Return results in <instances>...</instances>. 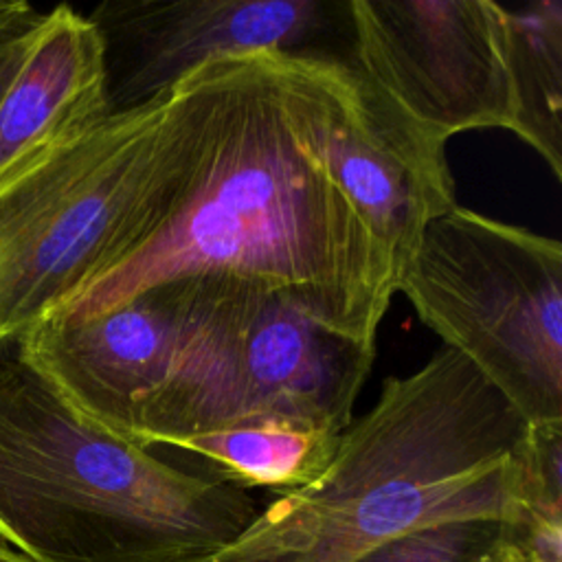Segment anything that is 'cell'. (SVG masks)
I'll return each instance as SVG.
<instances>
[{"label":"cell","instance_id":"cell-3","mask_svg":"<svg viewBox=\"0 0 562 562\" xmlns=\"http://www.w3.org/2000/svg\"><path fill=\"white\" fill-rule=\"evenodd\" d=\"M252 496L77 417L0 349V542L31 562H195L257 516Z\"/></svg>","mask_w":562,"mask_h":562},{"label":"cell","instance_id":"cell-13","mask_svg":"<svg viewBox=\"0 0 562 562\" xmlns=\"http://www.w3.org/2000/svg\"><path fill=\"white\" fill-rule=\"evenodd\" d=\"M516 119L512 132L562 182V2L501 4Z\"/></svg>","mask_w":562,"mask_h":562},{"label":"cell","instance_id":"cell-8","mask_svg":"<svg viewBox=\"0 0 562 562\" xmlns=\"http://www.w3.org/2000/svg\"><path fill=\"white\" fill-rule=\"evenodd\" d=\"M356 64L411 121L448 143L516 119L501 4L347 0Z\"/></svg>","mask_w":562,"mask_h":562},{"label":"cell","instance_id":"cell-1","mask_svg":"<svg viewBox=\"0 0 562 562\" xmlns=\"http://www.w3.org/2000/svg\"><path fill=\"white\" fill-rule=\"evenodd\" d=\"M182 79L198 119L182 184L134 246L46 318L92 316L165 281L231 277L375 345L395 277L303 132L288 53L226 55Z\"/></svg>","mask_w":562,"mask_h":562},{"label":"cell","instance_id":"cell-2","mask_svg":"<svg viewBox=\"0 0 562 562\" xmlns=\"http://www.w3.org/2000/svg\"><path fill=\"white\" fill-rule=\"evenodd\" d=\"M529 422L483 373L439 347L342 430L329 465L279 494L224 549L195 562H353L408 531L512 520Z\"/></svg>","mask_w":562,"mask_h":562},{"label":"cell","instance_id":"cell-17","mask_svg":"<svg viewBox=\"0 0 562 562\" xmlns=\"http://www.w3.org/2000/svg\"><path fill=\"white\" fill-rule=\"evenodd\" d=\"M0 562H31V560H26L24 555L11 551L9 547H4V544L0 542Z\"/></svg>","mask_w":562,"mask_h":562},{"label":"cell","instance_id":"cell-9","mask_svg":"<svg viewBox=\"0 0 562 562\" xmlns=\"http://www.w3.org/2000/svg\"><path fill=\"white\" fill-rule=\"evenodd\" d=\"M88 18L103 44L110 114L171 92L209 59L351 50L347 0H105Z\"/></svg>","mask_w":562,"mask_h":562},{"label":"cell","instance_id":"cell-14","mask_svg":"<svg viewBox=\"0 0 562 562\" xmlns=\"http://www.w3.org/2000/svg\"><path fill=\"white\" fill-rule=\"evenodd\" d=\"M507 520L459 518L408 531L353 562H503Z\"/></svg>","mask_w":562,"mask_h":562},{"label":"cell","instance_id":"cell-12","mask_svg":"<svg viewBox=\"0 0 562 562\" xmlns=\"http://www.w3.org/2000/svg\"><path fill=\"white\" fill-rule=\"evenodd\" d=\"M340 435L290 422H250L180 437L167 448L200 457L213 479L246 492L263 487L288 494L312 483L329 465Z\"/></svg>","mask_w":562,"mask_h":562},{"label":"cell","instance_id":"cell-15","mask_svg":"<svg viewBox=\"0 0 562 562\" xmlns=\"http://www.w3.org/2000/svg\"><path fill=\"white\" fill-rule=\"evenodd\" d=\"M40 15L42 13L26 0H0V53L29 33Z\"/></svg>","mask_w":562,"mask_h":562},{"label":"cell","instance_id":"cell-16","mask_svg":"<svg viewBox=\"0 0 562 562\" xmlns=\"http://www.w3.org/2000/svg\"><path fill=\"white\" fill-rule=\"evenodd\" d=\"M26 35H29V33H24L20 40H15L13 44H9V46L0 53V94H2V90H4V86H7V81H9V77L13 75L18 61H20V57H22Z\"/></svg>","mask_w":562,"mask_h":562},{"label":"cell","instance_id":"cell-4","mask_svg":"<svg viewBox=\"0 0 562 562\" xmlns=\"http://www.w3.org/2000/svg\"><path fill=\"white\" fill-rule=\"evenodd\" d=\"M195 145L184 79L0 187V349L103 274L167 206Z\"/></svg>","mask_w":562,"mask_h":562},{"label":"cell","instance_id":"cell-5","mask_svg":"<svg viewBox=\"0 0 562 562\" xmlns=\"http://www.w3.org/2000/svg\"><path fill=\"white\" fill-rule=\"evenodd\" d=\"M180 342L130 441L154 448L250 422L342 432L375 345L310 316L290 296L231 277H193Z\"/></svg>","mask_w":562,"mask_h":562},{"label":"cell","instance_id":"cell-6","mask_svg":"<svg viewBox=\"0 0 562 562\" xmlns=\"http://www.w3.org/2000/svg\"><path fill=\"white\" fill-rule=\"evenodd\" d=\"M395 292L531 426L562 422L555 237L457 204L426 226Z\"/></svg>","mask_w":562,"mask_h":562},{"label":"cell","instance_id":"cell-10","mask_svg":"<svg viewBox=\"0 0 562 562\" xmlns=\"http://www.w3.org/2000/svg\"><path fill=\"white\" fill-rule=\"evenodd\" d=\"M189 301V279L165 281L92 316L44 318L13 351L77 417L130 441L169 371Z\"/></svg>","mask_w":562,"mask_h":562},{"label":"cell","instance_id":"cell-7","mask_svg":"<svg viewBox=\"0 0 562 562\" xmlns=\"http://www.w3.org/2000/svg\"><path fill=\"white\" fill-rule=\"evenodd\" d=\"M288 57L303 132L380 241L397 288L426 226L459 204L446 143L411 121L349 57Z\"/></svg>","mask_w":562,"mask_h":562},{"label":"cell","instance_id":"cell-11","mask_svg":"<svg viewBox=\"0 0 562 562\" xmlns=\"http://www.w3.org/2000/svg\"><path fill=\"white\" fill-rule=\"evenodd\" d=\"M110 114L94 22L57 4L29 31L0 94V187L68 147Z\"/></svg>","mask_w":562,"mask_h":562}]
</instances>
